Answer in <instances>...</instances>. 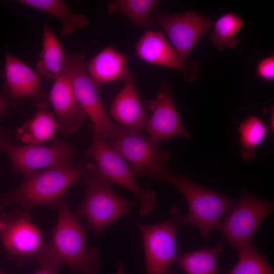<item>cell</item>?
Segmentation results:
<instances>
[{
    "label": "cell",
    "mask_w": 274,
    "mask_h": 274,
    "mask_svg": "<svg viewBox=\"0 0 274 274\" xmlns=\"http://www.w3.org/2000/svg\"><path fill=\"white\" fill-rule=\"evenodd\" d=\"M91 164L85 161L76 165L61 164L24 174L18 188L2 194L0 210L13 204L19 205L27 213L42 206L57 208L67 189L81 182Z\"/></svg>",
    "instance_id": "obj_1"
},
{
    "label": "cell",
    "mask_w": 274,
    "mask_h": 274,
    "mask_svg": "<svg viewBox=\"0 0 274 274\" xmlns=\"http://www.w3.org/2000/svg\"><path fill=\"white\" fill-rule=\"evenodd\" d=\"M57 208V221L48 243L51 250L72 273L97 274L100 254L96 247L87 250L86 226L68 209L63 200Z\"/></svg>",
    "instance_id": "obj_2"
},
{
    "label": "cell",
    "mask_w": 274,
    "mask_h": 274,
    "mask_svg": "<svg viewBox=\"0 0 274 274\" xmlns=\"http://www.w3.org/2000/svg\"><path fill=\"white\" fill-rule=\"evenodd\" d=\"M85 185L84 198L77 211V217L87 221L88 230L95 237L100 235L111 224L127 215L135 200L125 199L112 189L113 183L104 177L92 163L81 181Z\"/></svg>",
    "instance_id": "obj_3"
},
{
    "label": "cell",
    "mask_w": 274,
    "mask_h": 274,
    "mask_svg": "<svg viewBox=\"0 0 274 274\" xmlns=\"http://www.w3.org/2000/svg\"><path fill=\"white\" fill-rule=\"evenodd\" d=\"M162 181L175 187L188 204V211L182 216L183 225L196 227L204 238L208 237L212 229L237 200L197 184L183 174L170 171Z\"/></svg>",
    "instance_id": "obj_4"
},
{
    "label": "cell",
    "mask_w": 274,
    "mask_h": 274,
    "mask_svg": "<svg viewBox=\"0 0 274 274\" xmlns=\"http://www.w3.org/2000/svg\"><path fill=\"white\" fill-rule=\"evenodd\" d=\"M107 142L137 174L146 176L149 181H162L170 171L167 161L171 154L161 151L158 143L140 129L113 123L112 133Z\"/></svg>",
    "instance_id": "obj_5"
},
{
    "label": "cell",
    "mask_w": 274,
    "mask_h": 274,
    "mask_svg": "<svg viewBox=\"0 0 274 274\" xmlns=\"http://www.w3.org/2000/svg\"><path fill=\"white\" fill-rule=\"evenodd\" d=\"M88 130L92 141L89 147L83 151V154L96 161L98 170L104 177L135 195L140 202L141 216L149 215L158 205L155 192L150 189L142 190L137 180L136 171L98 135L92 124H89Z\"/></svg>",
    "instance_id": "obj_6"
},
{
    "label": "cell",
    "mask_w": 274,
    "mask_h": 274,
    "mask_svg": "<svg viewBox=\"0 0 274 274\" xmlns=\"http://www.w3.org/2000/svg\"><path fill=\"white\" fill-rule=\"evenodd\" d=\"M182 216L175 206L163 222L137 224L144 247L146 274H175L170 267L178 258L177 232L178 228L183 225Z\"/></svg>",
    "instance_id": "obj_7"
},
{
    "label": "cell",
    "mask_w": 274,
    "mask_h": 274,
    "mask_svg": "<svg viewBox=\"0 0 274 274\" xmlns=\"http://www.w3.org/2000/svg\"><path fill=\"white\" fill-rule=\"evenodd\" d=\"M273 210L272 200L244 190L239 199L215 228L222 233L227 243L236 249L252 243L259 226Z\"/></svg>",
    "instance_id": "obj_8"
},
{
    "label": "cell",
    "mask_w": 274,
    "mask_h": 274,
    "mask_svg": "<svg viewBox=\"0 0 274 274\" xmlns=\"http://www.w3.org/2000/svg\"><path fill=\"white\" fill-rule=\"evenodd\" d=\"M86 54L64 53L62 73L69 79L75 96L96 132L107 141L111 136L113 123L110 121L97 88L90 79L84 66Z\"/></svg>",
    "instance_id": "obj_9"
},
{
    "label": "cell",
    "mask_w": 274,
    "mask_h": 274,
    "mask_svg": "<svg viewBox=\"0 0 274 274\" xmlns=\"http://www.w3.org/2000/svg\"><path fill=\"white\" fill-rule=\"evenodd\" d=\"M1 217L4 226L0 236L9 259L18 264L37 260L46 244L40 230L31 223L29 214L15 208Z\"/></svg>",
    "instance_id": "obj_10"
},
{
    "label": "cell",
    "mask_w": 274,
    "mask_h": 274,
    "mask_svg": "<svg viewBox=\"0 0 274 274\" xmlns=\"http://www.w3.org/2000/svg\"><path fill=\"white\" fill-rule=\"evenodd\" d=\"M214 24L210 18L189 10L172 14H152L147 25L158 26L164 30L173 47L185 62L198 41L213 28Z\"/></svg>",
    "instance_id": "obj_11"
},
{
    "label": "cell",
    "mask_w": 274,
    "mask_h": 274,
    "mask_svg": "<svg viewBox=\"0 0 274 274\" xmlns=\"http://www.w3.org/2000/svg\"><path fill=\"white\" fill-rule=\"evenodd\" d=\"M11 143L4 144L0 148L8 155L15 173L24 174L42 168L71 163L76 152L74 146L59 139L54 140L50 147L40 144L15 146Z\"/></svg>",
    "instance_id": "obj_12"
},
{
    "label": "cell",
    "mask_w": 274,
    "mask_h": 274,
    "mask_svg": "<svg viewBox=\"0 0 274 274\" xmlns=\"http://www.w3.org/2000/svg\"><path fill=\"white\" fill-rule=\"evenodd\" d=\"M143 105H146L151 112L145 129L157 143L169 141L178 136H191L177 111L166 79L162 80L155 98L144 101Z\"/></svg>",
    "instance_id": "obj_13"
},
{
    "label": "cell",
    "mask_w": 274,
    "mask_h": 274,
    "mask_svg": "<svg viewBox=\"0 0 274 274\" xmlns=\"http://www.w3.org/2000/svg\"><path fill=\"white\" fill-rule=\"evenodd\" d=\"M4 88L1 96L11 108L30 99L36 105L47 97L40 85L41 77L18 58L7 53L2 72Z\"/></svg>",
    "instance_id": "obj_14"
},
{
    "label": "cell",
    "mask_w": 274,
    "mask_h": 274,
    "mask_svg": "<svg viewBox=\"0 0 274 274\" xmlns=\"http://www.w3.org/2000/svg\"><path fill=\"white\" fill-rule=\"evenodd\" d=\"M48 98L57 117L59 130L64 135L76 132L86 121L87 115L64 74L54 80Z\"/></svg>",
    "instance_id": "obj_15"
},
{
    "label": "cell",
    "mask_w": 274,
    "mask_h": 274,
    "mask_svg": "<svg viewBox=\"0 0 274 274\" xmlns=\"http://www.w3.org/2000/svg\"><path fill=\"white\" fill-rule=\"evenodd\" d=\"M135 48L140 59L150 64L183 72L186 75V81H191L196 73L192 68L195 65H188L181 59L162 31L147 30Z\"/></svg>",
    "instance_id": "obj_16"
},
{
    "label": "cell",
    "mask_w": 274,
    "mask_h": 274,
    "mask_svg": "<svg viewBox=\"0 0 274 274\" xmlns=\"http://www.w3.org/2000/svg\"><path fill=\"white\" fill-rule=\"evenodd\" d=\"M112 102L110 112L122 126L140 129L144 127L149 115L140 100L134 74L130 72Z\"/></svg>",
    "instance_id": "obj_17"
},
{
    "label": "cell",
    "mask_w": 274,
    "mask_h": 274,
    "mask_svg": "<svg viewBox=\"0 0 274 274\" xmlns=\"http://www.w3.org/2000/svg\"><path fill=\"white\" fill-rule=\"evenodd\" d=\"M128 57L109 45L85 63L86 71L98 88L104 84L119 80L125 81L129 76L126 61Z\"/></svg>",
    "instance_id": "obj_18"
},
{
    "label": "cell",
    "mask_w": 274,
    "mask_h": 274,
    "mask_svg": "<svg viewBox=\"0 0 274 274\" xmlns=\"http://www.w3.org/2000/svg\"><path fill=\"white\" fill-rule=\"evenodd\" d=\"M50 102L47 97L36 105V113L31 119L24 123L16 131V138L28 144H40L54 139L59 125L54 115L48 111Z\"/></svg>",
    "instance_id": "obj_19"
},
{
    "label": "cell",
    "mask_w": 274,
    "mask_h": 274,
    "mask_svg": "<svg viewBox=\"0 0 274 274\" xmlns=\"http://www.w3.org/2000/svg\"><path fill=\"white\" fill-rule=\"evenodd\" d=\"M63 46L52 29L47 25L43 27L42 50L40 53L36 69L41 78L55 80L62 74L64 53Z\"/></svg>",
    "instance_id": "obj_20"
},
{
    "label": "cell",
    "mask_w": 274,
    "mask_h": 274,
    "mask_svg": "<svg viewBox=\"0 0 274 274\" xmlns=\"http://www.w3.org/2000/svg\"><path fill=\"white\" fill-rule=\"evenodd\" d=\"M19 3L44 11L56 18L61 23L62 37L72 35L89 25L90 21L84 14L73 12L61 0H20Z\"/></svg>",
    "instance_id": "obj_21"
},
{
    "label": "cell",
    "mask_w": 274,
    "mask_h": 274,
    "mask_svg": "<svg viewBox=\"0 0 274 274\" xmlns=\"http://www.w3.org/2000/svg\"><path fill=\"white\" fill-rule=\"evenodd\" d=\"M224 247L221 242L213 247L186 252L176 261L186 274H218V258Z\"/></svg>",
    "instance_id": "obj_22"
},
{
    "label": "cell",
    "mask_w": 274,
    "mask_h": 274,
    "mask_svg": "<svg viewBox=\"0 0 274 274\" xmlns=\"http://www.w3.org/2000/svg\"><path fill=\"white\" fill-rule=\"evenodd\" d=\"M238 131L241 157L244 161L250 162L255 157V149L264 140L268 128L260 118L251 115L241 122Z\"/></svg>",
    "instance_id": "obj_23"
},
{
    "label": "cell",
    "mask_w": 274,
    "mask_h": 274,
    "mask_svg": "<svg viewBox=\"0 0 274 274\" xmlns=\"http://www.w3.org/2000/svg\"><path fill=\"white\" fill-rule=\"evenodd\" d=\"M243 19L230 12L220 16L213 27L210 39L214 46L219 51L235 48L238 43V32L243 27Z\"/></svg>",
    "instance_id": "obj_24"
},
{
    "label": "cell",
    "mask_w": 274,
    "mask_h": 274,
    "mask_svg": "<svg viewBox=\"0 0 274 274\" xmlns=\"http://www.w3.org/2000/svg\"><path fill=\"white\" fill-rule=\"evenodd\" d=\"M159 2L157 0H113L108 3L107 9L109 14L125 16L132 24L143 27L148 25Z\"/></svg>",
    "instance_id": "obj_25"
},
{
    "label": "cell",
    "mask_w": 274,
    "mask_h": 274,
    "mask_svg": "<svg viewBox=\"0 0 274 274\" xmlns=\"http://www.w3.org/2000/svg\"><path fill=\"white\" fill-rule=\"evenodd\" d=\"M236 250L238 254V261L227 274H274L266 258L252 243Z\"/></svg>",
    "instance_id": "obj_26"
},
{
    "label": "cell",
    "mask_w": 274,
    "mask_h": 274,
    "mask_svg": "<svg viewBox=\"0 0 274 274\" xmlns=\"http://www.w3.org/2000/svg\"><path fill=\"white\" fill-rule=\"evenodd\" d=\"M37 260L40 263V267L35 274H57L61 264L51 250L48 244Z\"/></svg>",
    "instance_id": "obj_27"
},
{
    "label": "cell",
    "mask_w": 274,
    "mask_h": 274,
    "mask_svg": "<svg viewBox=\"0 0 274 274\" xmlns=\"http://www.w3.org/2000/svg\"><path fill=\"white\" fill-rule=\"evenodd\" d=\"M256 73L257 76L263 81L270 82L274 80L273 54L264 57L258 62Z\"/></svg>",
    "instance_id": "obj_28"
},
{
    "label": "cell",
    "mask_w": 274,
    "mask_h": 274,
    "mask_svg": "<svg viewBox=\"0 0 274 274\" xmlns=\"http://www.w3.org/2000/svg\"><path fill=\"white\" fill-rule=\"evenodd\" d=\"M10 134L11 132L9 130L0 127V147L7 142H12Z\"/></svg>",
    "instance_id": "obj_29"
},
{
    "label": "cell",
    "mask_w": 274,
    "mask_h": 274,
    "mask_svg": "<svg viewBox=\"0 0 274 274\" xmlns=\"http://www.w3.org/2000/svg\"><path fill=\"white\" fill-rule=\"evenodd\" d=\"M10 109L11 108L6 99L0 96V118L6 115Z\"/></svg>",
    "instance_id": "obj_30"
},
{
    "label": "cell",
    "mask_w": 274,
    "mask_h": 274,
    "mask_svg": "<svg viewBox=\"0 0 274 274\" xmlns=\"http://www.w3.org/2000/svg\"><path fill=\"white\" fill-rule=\"evenodd\" d=\"M116 274H124L123 266L121 262H119Z\"/></svg>",
    "instance_id": "obj_31"
},
{
    "label": "cell",
    "mask_w": 274,
    "mask_h": 274,
    "mask_svg": "<svg viewBox=\"0 0 274 274\" xmlns=\"http://www.w3.org/2000/svg\"><path fill=\"white\" fill-rule=\"evenodd\" d=\"M3 226H4V222L1 218V215H0V233Z\"/></svg>",
    "instance_id": "obj_32"
},
{
    "label": "cell",
    "mask_w": 274,
    "mask_h": 274,
    "mask_svg": "<svg viewBox=\"0 0 274 274\" xmlns=\"http://www.w3.org/2000/svg\"><path fill=\"white\" fill-rule=\"evenodd\" d=\"M0 274H4L1 269H0Z\"/></svg>",
    "instance_id": "obj_33"
}]
</instances>
